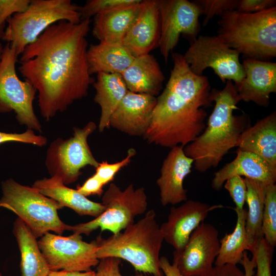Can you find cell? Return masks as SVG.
Returning a JSON list of instances; mask_svg holds the SVG:
<instances>
[{
	"label": "cell",
	"mask_w": 276,
	"mask_h": 276,
	"mask_svg": "<svg viewBox=\"0 0 276 276\" xmlns=\"http://www.w3.org/2000/svg\"><path fill=\"white\" fill-rule=\"evenodd\" d=\"M90 23L88 19L54 24L21 54L19 71L38 93L40 114L47 121L86 97L95 81L87 59Z\"/></svg>",
	"instance_id": "cell-1"
},
{
	"label": "cell",
	"mask_w": 276,
	"mask_h": 276,
	"mask_svg": "<svg viewBox=\"0 0 276 276\" xmlns=\"http://www.w3.org/2000/svg\"><path fill=\"white\" fill-rule=\"evenodd\" d=\"M173 67L166 86L156 98L150 124L144 138L149 144L171 148L186 145L204 130L212 105L211 85L206 76L190 70L182 54H172Z\"/></svg>",
	"instance_id": "cell-2"
},
{
	"label": "cell",
	"mask_w": 276,
	"mask_h": 276,
	"mask_svg": "<svg viewBox=\"0 0 276 276\" xmlns=\"http://www.w3.org/2000/svg\"><path fill=\"white\" fill-rule=\"evenodd\" d=\"M215 102L203 131L183 148L185 154L194 160V169L205 172L216 168L232 148L237 147L241 133L250 126L249 117L246 113L237 116L235 110L241 101L236 88L231 80H227L223 89L211 90Z\"/></svg>",
	"instance_id": "cell-3"
},
{
	"label": "cell",
	"mask_w": 276,
	"mask_h": 276,
	"mask_svg": "<svg viewBox=\"0 0 276 276\" xmlns=\"http://www.w3.org/2000/svg\"><path fill=\"white\" fill-rule=\"evenodd\" d=\"M154 210H149L136 222L107 238L95 240L96 254L100 260L114 257L129 262L135 270L153 276H164L159 267V254L164 242Z\"/></svg>",
	"instance_id": "cell-4"
},
{
	"label": "cell",
	"mask_w": 276,
	"mask_h": 276,
	"mask_svg": "<svg viewBox=\"0 0 276 276\" xmlns=\"http://www.w3.org/2000/svg\"><path fill=\"white\" fill-rule=\"evenodd\" d=\"M217 35L246 59L276 56V7L255 13L227 11L218 21Z\"/></svg>",
	"instance_id": "cell-5"
},
{
	"label": "cell",
	"mask_w": 276,
	"mask_h": 276,
	"mask_svg": "<svg viewBox=\"0 0 276 276\" xmlns=\"http://www.w3.org/2000/svg\"><path fill=\"white\" fill-rule=\"evenodd\" d=\"M79 9L70 0H32L24 12L7 20L2 39L19 56L50 26L61 20L79 23L82 20Z\"/></svg>",
	"instance_id": "cell-6"
},
{
	"label": "cell",
	"mask_w": 276,
	"mask_h": 276,
	"mask_svg": "<svg viewBox=\"0 0 276 276\" xmlns=\"http://www.w3.org/2000/svg\"><path fill=\"white\" fill-rule=\"evenodd\" d=\"M0 208L8 209L29 227L37 238L53 232L61 235L66 224L60 219L58 202L40 193L33 187L22 185L10 178L2 183Z\"/></svg>",
	"instance_id": "cell-7"
},
{
	"label": "cell",
	"mask_w": 276,
	"mask_h": 276,
	"mask_svg": "<svg viewBox=\"0 0 276 276\" xmlns=\"http://www.w3.org/2000/svg\"><path fill=\"white\" fill-rule=\"evenodd\" d=\"M101 203L105 209L99 216L86 222L66 224V230L87 236L98 228L118 234L134 223L136 217L146 212L148 198L143 187L135 189L131 183L122 190L112 182L104 193Z\"/></svg>",
	"instance_id": "cell-8"
},
{
	"label": "cell",
	"mask_w": 276,
	"mask_h": 276,
	"mask_svg": "<svg viewBox=\"0 0 276 276\" xmlns=\"http://www.w3.org/2000/svg\"><path fill=\"white\" fill-rule=\"evenodd\" d=\"M94 122L83 127H75L73 135L67 139L58 137L48 148L45 160L51 177L60 178L68 185L75 182L87 166L96 168L99 163L94 156L88 144V136L96 129Z\"/></svg>",
	"instance_id": "cell-9"
},
{
	"label": "cell",
	"mask_w": 276,
	"mask_h": 276,
	"mask_svg": "<svg viewBox=\"0 0 276 276\" xmlns=\"http://www.w3.org/2000/svg\"><path fill=\"white\" fill-rule=\"evenodd\" d=\"M18 56L7 43L0 63V113L13 111L20 125L41 132V125L33 106L37 91L30 82L18 78L15 67Z\"/></svg>",
	"instance_id": "cell-10"
},
{
	"label": "cell",
	"mask_w": 276,
	"mask_h": 276,
	"mask_svg": "<svg viewBox=\"0 0 276 276\" xmlns=\"http://www.w3.org/2000/svg\"><path fill=\"white\" fill-rule=\"evenodd\" d=\"M240 54L230 48L217 36L199 35L186 52L183 58L193 73L202 75L207 68L213 70L224 83L227 80L238 84L244 72Z\"/></svg>",
	"instance_id": "cell-11"
},
{
	"label": "cell",
	"mask_w": 276,
	"mask_h": 276,
	"mask_svg": "<svg viewBox=\"0 0 276 276\" xmlns=\"http://www.w3.org/2000/svg\"><path fill=\"white\" fill-rule=\"evenodd\" d=\"M39 247L50 270L87 271L97 266L95 240H83L81 235L63 237L48 232L38 241Z\"/></svg>",
	"instance_id": "cell-12"
},
{
	"label": "cell",
	"mask_w": 276,
	"mask_h": 276,
	"mask_svg": "<svg viewBox=\"0 0 276 276\" xmlns=\"http://www.w3.org/2000/svg\"><path fill=\"white\" fill-rule=\"evenodd\" d=\"M160 34L158 47L166 63L182 35L192 42L200 31L199 17L202 15L195 1L158 0Z\"/></svg>",
	"instance_id": "cell-13"
},
{
	"label": "cell",
	"mask_w": 276,
	"mask_h": 276,
	"mask_svg": "<svg viewBox=\"0 0 276 276\" xmlns=\"http://www.w3.org/2000/svg\"><path fill=\"white\" fill-rule=\"evenodd\" d=\"M218 231L201 223L191 234L184 247L173 251V262L181 276H202L213 267L220 248Z\"/></svg>",
	"instance_id": "cell-14"
},
{
	"label": "cell",
	"mask_w": 276,
	"mask_h": 276,
	"mask_svg": "<svg viewBox=\"0 0 276 276\" xmlns=\"http://www.w3.org/2000/svg\"><path fill=\"white\" fill-rule=\"evenodd\" d=\"M221 204L211 205L193 200H187L179 206H172L167 221L160 228L164 240L174 251H180L185 246L192 232L202 222L209 213Z\"/></svg>",
	"instance_id": "cell-15"
},
{
	"label": "cell",
	"mask_w": 276,
	"mask_h": 276,
	"mask_svg": "<svg viewBox=\"0 0 276 276\" xmlns=\"http://www.w3.org/2000/svg\"><path fill=\"white\" fill-rule=\"evenodd\" d=\"M183 147L171 148L164 160L160 175L156 180L163 206L175 205L187 200V190L183 187L186 177L191 172L194 159L185 153Z\"/></svg>",
	"instance_id": "cell-16"
},
{
	"label": "cell",
	"mask_w": 276,
	"mask_h": 276,
	"mask_svg": "<svg viewBox=\"0 0 276 276\" xmlns=\"http://www.w3.org/2000/svg\"><path fill=\"white\" fill-rule=\"evenodd\" d=\"M155 97L128 91L109 121L112 127L131 136H144L151 122Z\"/></svg>",
	"instance_id": "cell-17"
},
{
	"label": "cell",
	"mask_w": 276,
	"mask_h": 276,
	"mask_svg": "<svg viewBox=\"0 0 276 276\" xmlns=\"http://www.w3.org/2000/svg\"><path fill=\"white\" fill-rule=\"evenodd\" d=\"M242 65L244 77L234 84L240 100L267 107L276 92V63L247 58Z\"/></svg>",
	"instance_id": "cell-18"
},
{
	"label": "cell",
	"mask_w": 276,
	"mask_h": 276,
	"mask_svg": "<svg viewBox=\"0 0 276 276\" xmlns=\"http://www.w3.org/2000/svg\"><path fill=\"white\" fill-rule=\"evenodd\" d=\"M160 24L158 0L141 1L137 16L122 44L135 57L158 47Z\"/></svg>",
	"instance_id": "cell-19"
},
{
	"label": "cell",
	"mask_w": 276,
	"mask_h": 276,
	"mask_svg": "<svg viewBox=\"0 0 276 276\" xmlns=\"http://www.w3.org/2000/svg\"><path fill=\"white\" fill-rule=\"evenodd\" d=\"M237 175L267 185L274 184L276 181V168L255 153L238 149L235 158L214 173L212 187L219 191L227 179Z\"/></svg>",
	"instance_id": "cell-20"
},
{
	"label": "cell",
	"mask_w": 276,
	"mask_h": 276,
	"mask_svg": "<svg viewBox=\"0 0 276 276\" xmlns=\"http://www.w3.org/2000/svg\"><path fill=\"white\" fill-rule=\"evenodd\" d=\"M32 187L42 194L56 201L62 208L67 207L80 216L96 218L105 209L102 203L89 200L76 189L67 187L60 178L56 177L38 179Z\"/></svg>",
	"instance_id": "cell-21"
},
{
	"label": "cell",
	"mask_w": 276,
	"mask_h": 276,
	"mask_svg": "<svg viewBox=\"0 0 276 276\" xmlns=\"http://www.w3.org/2000/svg\"><path fill=\"white\" fill-rule=\"evenodd\" d=\"M238 149L255 153L276 168V112L257 121L240 135Z\"/></svg>",
	"instance_id": "cell-22"
},
{
	"label": "cell",
	"mask_w": 276,
	"mask_h": 276,
	"mask_svg": "<svg viewBox=\"0 0 276 276\" xmlns=\"http://www.w3.org/2000/svg\"><path fill=\"white\" fill-rule=\"evenodd\" d=\"M121 75L129 91L154 97L159 94L165 80L159 63L150 54L135 57Z\"/></svg>",
	"instance_id": "cell-23"
},
{
	"label": "cell",
	"mask_w": 276,
	"mask_h": 276,
	"mask_svg": "<svg viewBox=\"0 0 276 276\" xmlns=\"http://www.w3.org/2000/svg\"><path fill=\"white\" fill-rule=\"evenodd\" d=\"M141 1L96 15L93 35L100 41L122 43L137 16Z\"/></svg>",
	"instance_id": "cell-24"
},
{
	"label": "cell",
	"mask_w": 276,
	"mask_h": 276,
	"mask_svg": "<svg viewBox=\"0 0 276 276\" xmlns=\"http://www.w3.org/2000/svg\"><path fill=\"white\" fill-rule=\"evenodd\" d=\"M135 57L122 43L100 41L88 48L87 59L89 72L121 74L132 62Z\"/></svg>",
	"instance_id": "cell-25"
},
{
	"label": "cell",
	"mask_w": 276,
	"mask_h": 276,
	"mask_svg": "<svg viewBox=\"0 0 276 276\" xmlns=\"http://www.w3.org/2000/svg\"><path fill=\"white\" fill-rule=\"evenodd\" d=\"M97 74V80L93 83L96 90L94 100L101 109L98 129L101 132L110 127V117L128 90L120 74Z\"/></svg>",
	"instance_id": "cell-26"
},
{
	"label": "cell",
	"mask_w": 276,
	"mask_h": 276,
	"mask_svg": "<svg viewBox=\"0 0 276 276\" xmlns=\"http://www.w3.org/2000/svg\"><path fill=\"white\" fill-rule=\"evenodd\" d=\"M13 233L20 251L21 276H47L50 269L37 238L19 218L14 222Z\"/></svg>",
	"instance_id": "cell-27"
},
{
	"label": "cell",
	"mask_w": 276,
	"mask_h": 276,
	"mask_svg": "<svg viewBox=\"0 0 276 276\" xmlns=\"http://www.w3.org/2000/svg\"><path fill=\"white\" fill-rule=\"evenodd\" d=\"M234 210L237 214L235 229L231 234H226L220 240V248L215 266L237 265L240 263L244 252L250 248L245 229L247 210L236 208Z\"/></svg>",
	"instance_id": "cell-28"
},
{
	"label": "cell",
	"mask_w": 276,
	"mask_h": 276,
	"mask_svg": "<svg viewBox=\"0 0 276 276\" xmlns=\"http://www.w3.org/2000/svg\"><path fill=\"white\" fill-rule=\"evenodd\" d=\"M244 179L247 188L245 202L248 206L245 229L251 248L257 240L263 237L262 218L268 185L249 178Z\"/></svg>",
	"instance_id": "cell-29"
},
{
	"label": "cell",
	"mask_w": 276,
	"mask_h": 276,
	"mask_svg": "<svg viewBox=\"0 0 276 276\" xmlns=\"http://www.w3.org/2000/svg\"><path fill=\"white\" fill-rule=\"evenodd\" d=\"M262 229L263 237L269 245H276V185L267 186L263 214Z\"/></svg>",
	"instance_id": "cell-30"
},
{
	"label": "cell",
	"mask_w": 276,
	"mask_h": 276,
	"mask_svg": "<svg viewBox=\"0 0 276 276\" xmlns=\"http://www.w3.org/2000/svg\"><path fill=\"white\" fill-rule=\"evenodd\" d=\"M249 251L256 264L257 270L255 276H271V264L274 247L262 237L253 244Z\"/></svg>",
	"instance_id": "cell-31"
},
{
	"label": "cell",
	"mask_w": 276,
	"mask_h": 276,
	"mask_svg": "<svg viewBox=\"0 0 276 276\" xmlns=\"http://www.w3.org/2000/svg\"><path fill=\"white\" fill-rule=\"evenodd\" d=\"M140 0H91L80 7L81 20L88 19L93 16L114 9L139 2Z\"/></svg>",
	"instance_id": "cell-32"
},
{
	"label": "cell",
	"mask_w": 276,
	"mask_h": 276,
	"mask_svg": "<svg viewBox=\"0 0 276 276\" xmlns=\"http://www.w3.org/2000/svg\"><path fill=\"white\" fill-rule=\"evenodd\" d=\"M135 154V149L130 148L128 150L126 156L120 162L110 164L105 160L99 163L98 167L95 168L96 172L94 174L105 186L111 182L117 173L130 163L132 157Z\"/></svg>",
	"instance_id": "cell-33"
},
{
	"label": "cell",
	"mask_w": 276,
	"mask_h": 276,
	"mask_svg": "<svg viewBox=\"0 0 276 276\" xmlns=\"http://www.w3.org/2000/svg\"><path fill=\"white\" fill-rule=\"evenodd\" d=\"M238 0H197L195 1L200 6L202 14L205 15L203 26L208 24L215 15L221 16L227 11L236 9Z\"/></svg>",
	"instance_id": "cell-34"
},
{
	"label": "cell",
	"mask_w": 276,
	"mask_h": 276,
	"mask_svg": "<svg viewBox=\"0 0 276 276\" xmlns=\"http://www.w3.org/2000/svg\"><path fill=\"white\" fill-rule=\"evenodd\" d=\"M227 190L236 208L243 209L246 200L247 188L244 178L240 176H234L227 179L223 184Z\"/></svg>",
	"instance_id": "cell-35"
},
{
	"label": "cell",
	"mask_w": 276,
	"mask_h": 276,
	"mask_svg": "<svg viewBox=\"0 0 276 276\" xmlns=\"http://www.w3.org/2000/svg\"><path fill=\"white\" fill-rule=\"evenodd\" d=\"M7 142H19L42 147L46 145L47 139L36 134L34 131L30 129L20 133L0 131V145Z\"/></svg>",
	"instance_id": "cell-36"
},
{
	"label": "cell",
	"mask_w": 276,
	"mask_h": 276,
	"mask_svg": "<svg viewBox=\"0 0 276 276\" xmlns=\"http://www.w3.org/2000/svg\"><path fill=\"white\" fill-rule=\"evenodd\" d=\"M30 0H0V25H5L13 15L24 12Z\"/></svg>",
	"instance_id": "cell-37"
},
{
	"label": "cell",
	"mask_w": 276,
	"mask_h": 276,
	"mask_svg": "<svg viewBox=\"0 0 276 276\" xmlns=\"http://www.w3.org/2000/svg\"><path fill=\"white\" fill-rule=\"evenodd\" d=\"M121 259L108 257L100 260L95 276H124L120 272ZM134 276H147L139 273Z\"/></svg>",
	"instance_id": "cell-38"
},
{
	"label": "cell",
	"mask_w": 276,
	"mask_h": 276,
	"mask_svg": "<svg viewBox=\"0 0 276 276\" xmlns=\"http://www.w3.org/2000/svg\"><path fill=\"white\" fill-rule=\"evenodd\" d=\"M275 0H238L236 10L244 13H255L275 7Z\"/></svg>",
	"instance_id": "cell-39"
},
{
	"label": "cell",
	"mask_w": 276,
	"mask_h": 276,
	"mask_svg": "<svg viewBox=\"0 0 276 276\" xmlns=\"http://www.w3.org/2000/svg\"><path fill=\"white\" fill-rule=\"evenodd\" d=\"M104 185L94 174L89 177L81 186L77 187L76 190L85 197L97 195L101 196L103 193Z\"/></svg>",
	"instance_id": "cell-40"
},
{
	"label": "cell",
	"mask_w": 276,
	"mask_h": 276,
	"mask_svg": "<svg viewBox=\"0 0 276 276\" xmlns=\"http://www.w3.org/2000/svg\"><path fill=\"white\" fill-rule=\"evenodd\" d=\"M202 276H245V274L237 265L227 264L213 266Z\"/></svg>",
	"instance_id": "cell-41"
},
{
	"label": "cell",
	"mask_w": 276,
	"mask_h": 276,
	"mask_svg": "<svg viewBox=\"0 0 276 276\" xmlns=\"http://www.w3.org/2000/svg\"><path fill=\"white\" fill-rule=\"evenodd\" d=\"M159 267L165 276H181L176 265L174 263L171 264L165 256L160 257Z\"/></svg>",
	"instance_id": "cell-42"
},
{
	"label": "cell",
	"mask_w": 276,
	"mask_h": 276,
	"mask_svg": "<svg viewBox=\"0 0 276 276\" xmlns=\"http://www.w3.org/2000/svg\"><path fill=\"white\" fill-rule=\"evenodd\" d=\"M95 271H71L64 270H50L47 276H95Z\"/></svg>",
	"instance_id": "cell-43"
},
{
	"label": "cell",
	"mask_w": 276,
	"mask_h": 276,
	"mask_svg": "<svg viewBox=\"0 0 276 276\" xmlns=\"http://www.w3.org/2000/svg\"><path fill=\"white\" fill-rule=\"evenodd\" d=\"M243 267L245 276H254L256 264L254 258L250 259L247 251L244 252L242 259L240 263Z\"/></svg>",
	"instance_id": "cell-44"
},
{
	"label": "cell",
	"mask_w": 276,
	"mask_h": 276,
	"mask_svg": "<svg viewBox=\"0 0 276 276\" xmlns=\"http://www.w3.org/2000/svg\"><path fill=\"white\" fill-rule=\"evenodd\" d=\"M5 26V25H0V63H1V62L2 53H3V49H4V48H3V47H2V43H1V40L2 39V36H3V34L4 28Z\"/></svg>",
	"instance_id": "cell-45"
},
{
	"label": "cell",
	"mask_w": 276,
	"mask_h": 276,
	"mask_svg": "<svg viewBox=\"0 0 276 276\" xmlns=\"http://www.w3.org/2000/svg\"><path fill=\"white\" fill-rule=\"evenodd\" d=\"M0 276H3V275L0 273Z\"/></svg>",
	"instance_id": "cell-46"
}]
</instances>
